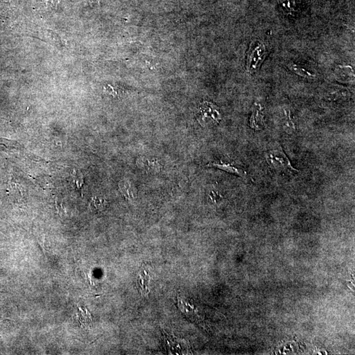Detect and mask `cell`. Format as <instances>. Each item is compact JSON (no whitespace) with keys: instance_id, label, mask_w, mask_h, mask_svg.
I'll use <instances>...</instances> for the list:
<instances>
[{"instance_id":"1","label":"cell","mask_w":355,"mask_h":355,"mask_svg":"<svg viewBox=\"0 0 355 355\" xmlns=\"http://www.w3.org/2000/svg\"><path fill=\"white\" fill-rule=\"evenodd\" d=\"M265 157L270 168L277 172L288 174L298 172L293 168L288 158L280 148L270 150L266 153Z\"/></svg>"},{"instance_id":"2","label":"cell","mask_w":355,"mask_h":355,"mask_svg":"<svg viewBox=\"0 0 355 355\" xmlns=\"http://www.w3.org/2000/svg\"><path fill=\"white\" fill-rule=\"evenodd\" d=\"M197 119L201 125L204 127L217 125L221 121L219 109L213 103L205 101L200 106Z\"/></svg>"},{"instance_id":"3","label":"cell","mask_w":355,"mask_h":355,"mask_svg":"<svg viewBox=\"0 0 355 355\" xmlns=\"http://www.w3.org/2000/svg\"><path fill=\"white\" fill-rule=\"evenodd\" d=\"M265 54V47L262 44L257 43L256 47L250 49L248 52L247 68L249 72L253 73L257 70V65L262 61Z\"/></svg>"},{"instance_id":"4","label":"cell","mask_w":355,"mask_h":355,"mask_svg":"<svg viewBox=\"0 0 355 355\" xmlns=\"http://www.w3.org/2000/svg\"><path fill=\"white\" fill-rule=\"evenodd\" d=\"M118 187L122 195L127 202H134L138 197L136 187L129 180L123 179L118 183Z\"/></svg>"},{"instance_id":"5","label":"cell","mask_w":355,"mask_h":355,"mask_svg":"<svg viewBox=\"0 0 355 355\" xmlns=\"http://www.w3.org/2000/svg\"><path fill=\"white\" fill-rule=\"evenodd\" d=\"M207 167H213L220 169V170L226 171L228 173L235 174V175H238L241 176V177L245 178L247 176V172L243 170V168H238L230 163H226L223 162V161H219V162L210 163L207 165Z\"/></svg>"},{"instance_id":"6","label":"cell","mask_w":355,"mask_h":355,"mask_svg":"<svg viewBox=\"0 0 355 355\" xmlns=\"http://www.w3.org/2000/svg\"><path fill=\"white\" fill-rule=\"evenodd\" d=\"M335 76L337 80L343 82H350L354 80V73L349 66H338L335 70Z\"/></svg>"},{"instance_id":"7","label":"cell","mask_w":355,"mask_h":355,"mask_svg":"<svg viewBox=\"0 0 355 355\" xmlns=\"http://www.w3.org/2000/svg\"><path fill=\"white\" fill-rule=\"evenodd\" d=\"M137 161L138 165L140 168L149 171H159L161 169V165L159 161L155 159H148L146 157H142Z\"/></svg>"},{"instance_id":"8","label":"cell","mask_w":355,"mask_h":355,"mask_svg":"<svg viewBox=\"0 0 355 355\" xmlns=\"http://www.w3.org/2000/svg\"><path fill=\"white\" fill-rule=\"evenodd\" d=\"M73 182L76 185L77 189L81 191L82 195V187L84 184V176L81 171L75 169L72 172Z\"/></svg>"},{"instance_id":"9","label":"cell","mask_w":355,"mask_h":355,"mask_svg":"<svg viewBox=\"0 0 355 355\" xmlns=\"http://www.w3.org/2000/svg\"><path fill=\"white\" fill-rule=\"evenodd\" d=\"M106 204L104 199L99 197H93L92 198L90 206L92 210H102L106 206Z\"/></svg>"},{"instance_id":"10","label":"cell","mask_w":355,"mask_h":355,"mask_svg":"<svg viewBox=\"0 0 355 355\" xmlns=\"http://www.w3.org/2000/svg\"><path fill=\"white\" fill-rule=\"evenodd\" d=\"M280 4L282 6L283 10L285 12L291 13L294 10V6H296L294 0H278Z\"/></svg>"},{"instance_id":"11","label":"cell","mask_w":355,"mask_h":355,"mask_svg":"<svg viewBox=\"0 0 355 355\" xmlns=\"http://www.w3.org/2000/svg\"><path fill=\"white\" fill-rule=\"evenodd\" d=\"M291 69H292V70L296 73V74L300 75V76H301L307 77V78H314V77L315 76V75L311 74V73L308 72V71L305 70V69L298 67V65H293L291 66Z\"/></svg>"}]
</instances>
